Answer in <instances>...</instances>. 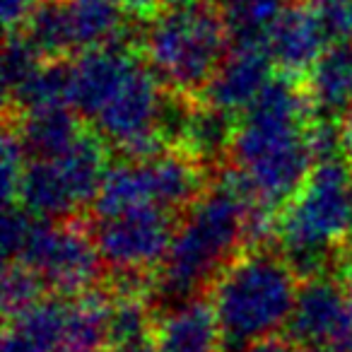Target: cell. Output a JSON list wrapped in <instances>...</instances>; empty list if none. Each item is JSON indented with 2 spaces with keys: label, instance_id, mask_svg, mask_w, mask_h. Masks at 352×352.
<instances>
[{
  "label": "cell",
  "instance_id": "obj_30",
  "mask_svg": "<svg viewBox=\"0 0 352 352\" xmlns=\"http://www.w3.org/2000/svg\"><path fill=\"white\" fill-rule=\"evenodd\" d=\"M340 123H342V138H345V150H347V155L352 157V107L347 109V113L340 118Z\"/></svg>",
  "mask_w": 352,
  "mask_h": 352
},
{
  "label": "cell",
  "instance_id": "obj_34",
  "mask_svg": "<svg viewBox=\"0 0 352 352\" xmlns=\"http://www.w3.org/2000/svg\"><path fill=\"white\" fill-rule=\"evenodd\" d=\"M350 283H352V280H350Z\"/></svg>",
  "mask_w": 352,
  "mask_h": 352
},
{
  "label": "cell",
  "instance_id": "obj_17",
  "mask_svg": "<svg viewBox=\"0 0 352 352\" xmlns=\"http://www.w3.org/2000/svg\"><path fill=\"white\" fill-rule=\"evenodd\" d=\"M111 347V294L99 289L68 297L58 352H107Z\"/></svg>",
  "mask_w": 352,
  "mask_h": 352
},
{
  "label": "cell",
  "instance_id": "obj_20",
  "mask_svg": "<svg viewBox=\"0 0 352 352\" xmlns=\"http://www.w3.org/2000/svg\"><path fill=\"white\" fill-rule=\"evenodd\" d=\"M289 0H212L232 44H263Z\"/></svg>",
  "mask_w": 352,
  "mask_h": 352
},
{
  "label": "cell",
  "instance_id": "obj_26",
  "mask_svg": "<svg viewBox=\"0 0 352 352\" xmlns=\"http://www.w3.org/2000/svg\"><path fill=\"white\" fill-rule=\"evenodd\" d=\"M41 6V0H3L0 3V12H3V27L8 34H20Z\"/></svg>",
  "mask_w": 352,
  "mask_h": 352
},
{
  "label": "cell",
  "instance_id": "obj_25",
  "mask_svg": "<svg viewBox=\"0 0 352 352\" xmlns=\"http://www.w3.org/2000/svg\"><path fill=\"white\" fill-rule=\"evenodd\" d=\"M34 222L36 215L25 210L20 203L6 206V210H3V227H0V241H3V256H6V261H15L20 256L22 246L30 239Z\"/></svg>",
  "mask_w": 352,
  "mask_h": 352
},
{
  "label": "cell",
  "instance_id": "obj_16",
  "mask_svg": "<svg viewBox=\"0 0 352 352\" xmlns=\"http://www.w3.org/2000/svg\"><path fill=\"white\" fill-rule=\"evenodd\" d=\"M75 56L104 46L126 44L128 12L116 0H65Z\"/></svg>",
  "mask_w": 352,
  "mask_h": 352
},
{
  "label": "cell",
  "instance_id": "obj_6",
  "mask_svg": "<svg viewBox=\"0 0 352 352\" xmlns=\"http://www.w3.org/2000/svg\"><path fill=\"white\" fill-rule=\"evenodd\" d=\"M206 191L203 162L182 147H166L152 157L109 166L92 210L94 217L138 208H160L171 215H184Z\"/></svg>",
  "mask_w": 352,
  "mask_h": 352
},
{
  "label": "cell",
  "instance_id": "obj_28",
  "mask_svg": "<svg viewBox=\"0 0 352 352\" xmlns=\"http://www.w3.org/2000/svg\"><path fill=\"white\" fill-rule=\"evenodd\" d=\"M116 3L126 12H131V15H140V17L157 15L155 10L162 6V0H116Z\"/></svg>",
  "mask_w": 352,
  "mask_h": 352
},
{
  "label": "cell",
  "instance_id": "obj_1",
  "mask_svg": "<svg viewBox=\"0 0 352 352\" xmlns=\"http://www.w3.org/2000/svg\"><path fill=\"white\" fill-rule=\"evenodd\" d=\"M314 121L307 87L287 75H275L239 116L230 162L263 206L283 210L314 171Z\"/></svg>",
  "mask_w": 352,
  "mask_h": 352
},
{
  "label": "cell",
  "instance_id": "obj_21",
  "mask_svg": "<svg viewBox=\"0 0 352 352\" xmlns=\"http://www.w3.org/2000/svg\"><path fill=\"white\" fill-rule=\"evenodd\" d=\"M20 34H25L46 60H68L75 56L65 0H41V6Z\"/></svg>",
  "mask_w": 352,
  "mask_h": 352
},
{
  "label": "cell",
  "instance_id": "obj_27",
  "mask_svg": "<svg viewBox=\"0 0 352 352\" xmlns=\"http://www.w3.org/2000/svg\"><path fill=\"white\" fill-rule=\"evenodd\" d=\"M236 352H297V345H294L289 338H265V340H258V342H251V345L241 347Z\"/></svg>",
  "mask_w": 352,
  "mask_h": 352
},
{
  "label": "cell",
  "instance_id": "obj_24",
  "mask_svg": "<svg viewBox=\"0 0 352 352\" xmlns=\"http://www.w3.org/2000/svg\"><path fill=\"white\" fill-rule=\"evenodd\" d=\"M27 164H30V155L22 145L20 133L12 126V121H8L6 131H3V142H0V186H3L6 206L17 203Z\"/></svg>",
  "mask_w": 352,
  "mask_h": 352
},
{
  "label": "cell",
  "instance_id": "obj_32",
  "mask_svg": "<svg viewBox=\"0 0 352 352\" xmlns=\"http://www.w3.org/2000/svg\"><path fill=\"white\" fill-rule=\"evenodd\" d=\"M304 352H328V350H304Z\"/></svg>",
  "mask_w": 352,
  "mask_h": 352
},
{
  "label": "cell",
  "instance_id": "obj_9",
  "mask_svg": "<svg viewBox=\"0 0 352 352\" xmlns=\"http://www.w3.org/2000/svg\"><path fill=\"white\" fill-rule=\"evenodd\" d=\"M176 215L160 208H138L109 217H94L89 227L104 268L121 280H150L160 273L176 234Z\"/></svg>",
  "mask_w": 352,
  "mask_h": 352
},
{
  "label": "cell",
  "instance_id": "obj_12",
  "mask_svg": "<svg viewBox=\"0 0 352 352\" xmlns=\"http://www.w3.org/2000/svg\"><path fill=\"white\" fill-rule=\"evenodd\" d=\"M263 46L273 58V65L280 70V75L302 80L333 44L328 41L326 32L311 12V8L304 0H299V3H289L285 8L278 22L270 27Z\"/></svg>",
  "mask_w": 352,
  "mask_h": 352
},
{
  "label": "cell",
  "instance_id": "obj_31",
  "mask_svg": "<svg viewBox=\"0 0 352 352\" xmlns=\"http://www.w3.org/2000/svg\"><path fill=\"white\" fill-rule=\"evenodd\" d=\"M203 0H162V6L166 8H193V6H201Z\"/></svg>",
  "mask_w": 352,
  "mask_h": 352
},
{
  "label": "cell",
  "instance_id": "obj_2",
  "mask_svg": "<svg viewBox=\"0 0 352 352\" xmlns=\"http://www.w3.org/2000/svg\"><path fill=\"white\" fill-rule=\"evenodd\" d=\"M261 203L230 164L179 220L169 256L157 273V289L169 304L208 294L244 251L251 208Z\"/></svg>",
  "mask_w": 352,
  "mask_h": 352
},
{
  "label": "cell",
  "instance_id": "obj_11",
  "mask_svg": "<svg viewBox=\"0 0 352 352\" xmlns=\"http://www.w3.org/2000/svg\"><path fill=\"white\" fill-rule=\"evenodd\" d=\"M273 68V58L263 44H232L225 60L203 89L201 102L230 116H241L275 78Z\"/></svg>",
  "mask_w": 352,
  "mask_h": 352
},
{
  "label": "cell",
  "instance_id": "obj_18",
  "mask_svg": "<svg viewBox=\"0 0 352 352\" xmlns=\"http://www.w3.org/2000/svg\"><path fill=\"white\" fill-rule=\"evenodd\" d=\"M12 126L20 133L30 160H54L68 152L87 133L80 116L70 107L15 116Z\"/></svg>",
  "mask_w": 352,
  "mask_h": 352
},
{
  "label": "cell",
  "instance_id": "obj_10",
  "mask_svg": "<svg viewBox=\"0 0 352 352\" xmlns=\"http://www.w3.org/2000/svg\"><path fill=\"white\" fill-rule=\"evenodd\" d=\"M350 314L352 283L326 270L299 283L297 302L285 333L304 350H331Z\"/></svg>",
  "mask_w": 352,
  "mask_h": 352
},
{
  "label": "cell",
  "instance_id": "obj_15",
  "mask_svg": "<svg viewBox=\"0 0 352 352\" xmlns=\"http://www.w3.org/2000/svg\"><path fill=\"white\" fill-rule=\"evenodd\" d=\"M316 116L340 121L352 107V46L333 44L304 78Z\"/></svg>",
  "mask_w": 352,
  "mask_h": 352
},
{
  "label": "cell",
  "instance_id": "obj_4",
  "mask_svg": "<svg viewBox=\"0 0 352 352\" xmlns=\"http://www.w3.org/2000/svg\"><path fill=\"white\" fill-rule=\"evenodd\" d=\"M352 232V169L345 160L318 162L278 212L280 254L299 278L326 273L333 249Z\"/></svg>",
  "mask_w": 352,
  "mask_h": 352
},
{
  "label": "cell",
  "instance_id": "obj_8",
  "mask_svg": "<svg viewBox=\"0 0 352 352\" xmlns=\"http://www.w3.org/2000/svg\"><path fill=\"white\" fill-rule=\"evenodd\" d=\"M17 263L34 270L51 294L78 297L97 289L102 278V258L92 230L73 220L36 217Z\"/></svg>",
  "mask_w": 352,
  "mask_h": 352
},
{
  "label": "cell",
  "instance_id": "obj_19",
  "mask_svg": "<svg viewBox=\"0 0 352 352\" xmlns=\"http://www.w3.org/2000/svg\"><path fill=\"white\" fill-rule=\"evenodd\" d=\"M6 107L12 116L70 107V60H44L39 70L6 99Z\"/></svg>",
  "mask_w": 352,
  "mask_h": 352
},
{
  "label": "cell",
  "instance_id": "obj_22",
  "mask_svg": "<svg viewBox=\"0 0 352 352\" xmlns=\"http://www.w3.org/2000/svg\"><path fill=\"white\" fill-rule=\"evenodd\" d=\"M46 294L51 292L34 270L17 263V261H6V268H3V314L6 316H12V314L32 307Z\"/></svg>",
  "mask_w": 352,
  "mask_h": 352
},
{
  "label": "cell",
  "instance_id": "obj_3",
  "mask_svg": "<svg viewBox=\"0 0 352 352\" xmlns=\"http://www.w3.org/2000/svg\"><path fill=\"white\" fill-rule=\"evenodd\" d=\"M299 292V275L280 251H244L208 289L225 350L275 338L287 328Z\"/></svg>",
  "mask_w": 352,
  "mask_h": 352
},
{
  "label": "cell",
  "instance_id": "obj_14",
  "mask_svg": "<svg viewBox=\"0 0 352 352\" xmlns=\"http://www.w3.org/2000/svg\"><path fill=\"white\" fill-rule=\"evenodd\" d=\"M68 297L46 294L22 311L6 316L3 352H58L63 340Z\"/></svg>",
  "mask_w": 352,
  "mask_h": 352
},
{
  "label": "cell",
  "instance_id": "obj_5",
  "mask_svg": "<svg viewBox=\"0 0 352 352\" xmlns=\"http://www.w3.org/2000/svg\"><path fill=\"white\" fill-rule=\"evenodd\" d=\"M232 49L212 6L169 8L150 17L142 32V58L162 85L179 97H201Z\"/></svg>",
  "mask_w": 352,
  "mask_h": 352
},
{
  "label": "cell",
  "instance_id": "obj_33",
  "mask_svg": "<svg viewBox=\"0 0 352 352\" xmlns=\"http://www.w3.org/2000/svg\"><path fill=\"white\" fill-rule=\"evenodd\" d=\"M347 241H350V246H352V232H350V239H347Z\"/></svg>",
  "mask_w": 352,
  "mask_h": 352
},
{
  "label": "cell",
  "instance_id": "obj_23",
  "mask_svg": "<svg viewBox=\"0 0 352 352\" xmlns=\"http://www.w3.org/2000/svg\"><path fill=\"white\" fill-rule=\"evenodd\" d=\"M44 56L27 41L25 34H8L3 51V89L6 99L15 94L44 63Z\"/></svg>",
  "mask_w": 352,
  "mask_h": 352
},
{
  "label": "cell",
  "instance_id": "obj_13",
  "mask_svg": "<svg viewBox=\"0 0 352 352\" xmlns=\"http://www.w3.org/2000/svg\"><path fill=\"white\" fill-rule=\"evenodd\" d=\"M157 352H222V331L208 294L169 304L155 321Z\"/></svg>",
  "mask_w": 352,
  "mask_h": 352
},
{
  "label": "cell",
  "instance_id": "obj_29",
  "mask_svg": "<svg viewBox=\"0 0 352 352\" xmlns=\"http://www.w3.org/2000/svg\"><path fill=\"white\" fill-rule=\"evenodd\" d=\"M107 352H157L155 340H138L126 342V345H111Z\"/></svg>",
  "mask_w": 352,
  "mask_h": 352
},
{
  "label": "cell",
  "instance_id": "obj_7",
  "mask_svg": "<svg viewBox=\"0 0 352 352\" xmlns=\"http://www.w3.org/2000/svg\"><path fill=\"white\" fill-rule=\"evenodd\" d=\"M107 171V142L87 128L63 155L30 160L17 203L44 220H73L82 208L94 206Z\"/></svg>",
  "mask_w": 352,
  "mask_h": 352
}]
</instances>
